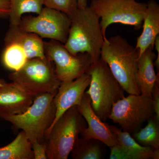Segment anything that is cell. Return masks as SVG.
<instances>
[{"label": "cell", "instance_id": "obj_1", "mask_svg": "<svg viewBox=\"0 0 159 159\" xmlns=\"http://www.w3.org/2000/svg\"><path fill=\"white\" fill-rule=\"evenodd\" d=\"M139 51L120 35L107 38L100 57L108 65L117 81L129 94H140L136 81Z\"/></svg>", "mask_w": 159, "mask_h": 159}, {"label": "cell", "instance_id": "obj_2", "mask_svg": "<svg viewBox=\"0 0 159 159\" xmlns=\"http://www.w3.org/2000/svg\"><path fill=\"white\" fill-rule=\"evenodd\" d=\"M68 36L64 44L73 54L87 53L93 63L100 58L104 38L98 16L89 6L77 9L70 17Z\"/></svg>", "mask_w": 159, "mask_h": 159}, {"label": "cell", "instance_id": "obj_3", "mask_svg": "<svg viewBox=\"0 0 159 159\" xmlns=\"http://www.w3.org/2000/svg\"><path fill=\"white\" fill-rule=\"evenodd\" d=\"M56 93L36 95L32 104L25 112L14 115L0 114V118L10 122L15 128L21 129L31 144L44 142L47 132L55 119L54 98Z\"/></svg>", "mask_w": 159, "mask_h": 159}, {"label": "cell", "instance_id": "obj_4", "mask_svg": "<svg viewBox=\"0 0 159 159\" xmlns=\"http://www.w3.org/2000/svg\"><path fill=\"white\" fill-rule=\"evenodd\" d=\"M91 77L86 93L97 116L103 122L108 119L114 103L125 97V91L114 77L107 64L101 58L92 64L87 73Z\"/></svg>", "mask_w": 159, "mask_h": 159}, {"label": "cell", "instance_id": "obj_5", "mask_svg": "<svg viewBox=\"0 0 159 159\" xmlns=\"http://www.w3.org/2000/svg\"><path fill=\"white\" fill-rule=\"evenodd\" d=\"M87 126L78 106L66 111L47 132L48 159H68L80 134Z\"/></svg>", "mask_w": 159, "mask_h": 159}, {"label": "cell", "instance_id": "obj_6", "mask_svg": "<svg viewBox=\"0 0 159 159\" xmlns=\"http://www.w3.org/2000/svg\"><path fill=\"white\" fill-rule=\"evenodd\" d=\"M8 78L34 96L44 93H56L61 82L54 63L47 57L28 59L21 68L9 74Z\"/></svg>", "mask_w": 159, "mask_h": 159}, {"label": "cell", "instance_id": "obj_7", "mask_svg": "<svg viewBox=\"0 0 159 159\" xmlns=\"http://www.w3.org/2000/svg\"><path fill=\"white\" fill-rule=\"evenodd\" d=\"M147 6V3L136 0H92L89 7L100 20L105 39L107 29L112 24L132 26L136 30L141 29Z\"/></svg>", "mask_w": 159, "mask_h": 159}, {"label": "cell", "instance_id": "obj_8", "mask_svg": "<svg viewBox=\"0 0 159 159\" xmlns=\"http://www.w3.org/2000/svg\"><path fill=\"white\" fill-rule=\"evenodd\" d=\"M154 115L152 98L141 94H129L114 103L108 119L133 134Z\"/></svg>", "mask_w": 159, "mask_h": 159}, {"label": "cell", "instance_id": "obj_9", "mask_svg": "<svg viewBox=\"0 0 159 159\" xmlns=\"http://www.w3.org/2000/svg\"><path fill=\"white\" fill-rule=\"evenodd\" d=\"M71 19L67 15L44 7L36 16H24L19 26L41 38L54 40L64 44L68 36Z\"/></svg>", "mask_w": 159, "mask_h": 159}, {"label": "cell", "instance_id": "obj_10", "mask_svg": "<svg viewBox=\"0 0 159 159\" xmlns=\"http://www.w3.org/2000/svg\"><path fill=\"white\" fill-rule=\"evenodd\" d=\"M44 44L46 57L54 63L61 82L77 79L86 73L93 63L92 57L88 53L71 54L64 44L57 41L51 40L44 42Z\"/></svg>", "mask_w": 159, "mask_h": 159}, {"label": "cell", "instance_id": "obj_11", "mask_svg": "<svg viewBox=\"0 0 159 159\" xmlns=\"http://www.w3.org/2000/svg\"><path fill=\"white\" fill-rule=\"evenodd\" d=\"M90 80V76L85 73L74 80L61 82L54 98L56 115L50 128L66 111L72 107L80 104Z\"/></svg>", "mask_w": 159, "mask_h": 159}, {"label": "cell", "instance_id": "obj_12", "mask_svg": "<svg viewBox=\"0 0 159 159\" xmlns=\"http://www.w3.org/2000/svg\"><path fill=\"white\" fill-rule=\"evenodd\" d=\"M80 113L87 122V126L80 134L85 139H96L109 147L118 144L117 139L110 129L109 125L103 122L94 111L88 94L84 93L81 103L78 106Z\"/></svg>", "mask_w": 159, "mask_h": 159}, {"label": "cell", "instance_id": "obj_13", "mask_svg": "<svg viewBox=\"0 0 159 159\" xmlns=\"http://www.w3.org/2000/svg\"><path fill=\"white\" fill-rule=\"evenodd\" d=\"M34 97L14 83L6 82L0 87V114L23 113L31 106Z\"/></svg>", "mask_w": 159, "mask_h": 159}, {"label": "cell", "instance_id": "obj_14", "mask_svg": "<svg viewBox=\"0 0 159 159\" xmlns=\"http://www.w3.org/2000/svg\"><path fill=\"white\" fill-rule=\"evenodd\" d=\"M44 42L35 33L21 29L19 26L9 25L4 38V43L16 44L25 51L29 59L46 58Z\"/></svg>", "mask_w": 159, "mask_h": 159}, {"label": "cell", "instance_id": "obj_15", "mask_svg": "<svg viewBox=\"0 0 159 159\" xmlns=\"http://www.w3.org/2000/svg\"><path fill=\"white\" fill-rule=\"evenodd\" d=\"M153 49V46H149L139 56L136 74V81L140 93L151 98L155 84L159 81V73L156 74L154 70L157 55Z\"/></svg>", "mask_w": 159, "mask_h": 159}, {"label": "cell", "instance_id": "obj_16", "mask_svg": "<svg viewBox=\"0 0 159 159\" xmlns=\"http://www.w3.org/2000/svg\"><path fill=\"white\" fill-rule=\"evenodd\" d=\"M147 6L142 27L143 30L137 39L135 48L139 56L148 47H154L156 38L159 34V5L154 0H150Z\"/></svg>", "mask_w": 159, "mask_h": 159}, {"label": "cell", "instance_id": "obj_17", "mask_svg": "<svg viewBox=\"0 0 159 159\" xmlns=\"http://www.w3.org/2000/svg\"><path fill=\"white\" fill-rule=\"evenodd\" d=\"M109 127L116 137L118 145L129 153L132 159H159V149L142 146L127 132L113 125H109Z\"/></svg>", "mask_w": 159, "mask_h": 159}, {"label": "cell", "instance_id": "obj_18", "mask_svg": "<svg viewBox=\"0 0 159 159\" xmlns=\"http://www.w3.org/2000/svg\"><path fill=\"white\" fill-rule=\"evenodd\" d=\"M106 146L98 139L79 137L71 151V157L73 159H102L105 157Z\"/></svg>", "mask_w": 159, "mask_h": 159}, {"label": "cell", "instance_id": "obj_19", "mask_svg": "<svg viewBox=\"0 0 159 159\" xmlns=\"http://www.w3.org/2000/svg\"><path fill=\"white\" fill-rule=\"evenodd\" d=\"M0 159H34L31 142L23 131L11 143L0 147Z\"/></svg>", "mask_w": 159, "mask_h": 159}, {"label": "cell", "instance_id": "obj_20", "mask_svg": "<svg viewBox=\"0 0 159 159\" xmlns=\"http://www.w3.org/2000/svg\"><path fill=\"white\" fill-rule=\"evenodd\" d=\"M10 25L18 26L25 13L38 14L44 6V0H9Z\"/></svg>", "mask_w": 159, "mask_h": 159}, {"label": "cell", "instance_id": "obj_21", "mask_svg": "<svg viewBox=\"0 0 159 159\" xmlns=\"http://www.w3.org/2000/svg\"><path fill=\"white\" fill-rule=\"evenodd\" d=\"M147 122L144 128L133 134V138L142 146L159 149V120L154 115Z\"/></svg>", "mask_w": 159, "mask_h": 159}, {"label": "cell", "instance_id": "obj_22", "mask_svg": "<svg viewBox=\"0 0 159 159\" xmlns=\"http://www.w3.org/2000/svg\"><path fill=\"white\" fill-rule=\"evenodd\" d=\"M29 58L24 50L16 44L5 45L2 55L3 64L6 68L16 71L25 65Z\"/></svg>", "mask_w": 159, "mask_h": 159}, {"label": "cell", "instance_id": "obj_23", "mask_svg": "<svg viewBox=\"0 0 159 159\" xmlns=\"http://www.w3.org/2000/svg\"><path fill=\"white\" fill-rule=\"evenodd\" d=\"M44 6L61 11L70 18L78 9L77 0H44Z\"/></svg>", "mask_w": 159, "mask_h": 159}, {"label": "cell", "instance_id": "obj_24", "mask_svg": "<svg viewBox=\"0 0 159 159\" xmlns=\"http://www.w3.org/2000/svg\"><path fill=\"white\" fill-rule=\"evenodd\" d=\"M34 159H48L47 155V141L43 142H34L31 144Z\"/></svg>", "mask_w": 159, "mask_h": 159}, {"label": "cell", "instance_id": "obj_25", "mask_svg": "<svg viewBox=\"0 0 159 159\" xmlns=\"http://www.w3.org/2000/svg\"><path fill=\"white\" fill-rule=\"evenodd\" d=\"M110 148V159H132L131 156L120 145H116Z\"/></svg>", "mask_w": 159, "mask_h": 159}, {"label": "cell", "instance_id": "obj_26", "mask_svg": "<svg viewBox=\"0 0 159 159\" xmlns=\"http://www.w3.org/2000/svg\"><path fill=\"white\" fill-rule=\"evenodd\" d=\"M159 81L156 82L152 90V104L154 111L157 119L159 120Z\"/></svg>", "mask_w": 159, "mask_h": 159}, {"label": "cell", "instance_id": "obj_27", "mask_svg": "<svg viewBox=\"0 0 159 159\" xmlns=\"http://www.w3.org/2000/svg\"><path fill=\"white\" fill-rule=\"evenodd\" d=\"M9 0H0V19L9 18Z\"/></svg>", "mask_w": 159, "mask_h": 159}, {"label": "cell", "instance_id": "obj_28", "mask_svg": "<svg viewBox=\"0 0 159 159\" xmlns=\"http://www.w3.org/2000/svg\"><path fill=\"white\" fill-rule=\"evenodd\" d=\"M154 47L157 52V56L154 61V66L156 67L158 73L159 71V35L157 36L154 42Z\"/></svg>", "mask_w": 159, "mask_h": 159}, {"label": "cell", "instance_id": "obj_29", "mask_svg": "<svg viewBox=\"0 0 159 159\" xmlns=\"http://www.w3.org/2000/svg\"><path fill=\"white\" fill-rule=\"evenodd\" d=\"M79 9H84L88 6L87 0H77Z\"/></svg>", "mask_w": 159, "mask_h": 159}, {"label": "cell", "instance_id": "obj_30", "mask_svg": "<svg viewBox=\"0 0 159 159\" xmlns=\"http://www.w3.org/2000/svg\"><path fill=\"white\" fill-rule=\"evenodd\" d=\"M6 82L5 80L0 78V87L2 86Z\"/></svg>", "mask_w": 159, "mask_h": 159}]
</instances>
